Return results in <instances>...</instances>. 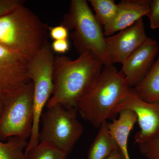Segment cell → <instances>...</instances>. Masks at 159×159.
<instances>
[{"label": "cell", "mask_w": 159, "mask_h": 159, "mask_svg": "<svg viewBox=\"0 0 159 159\" xmlns=\"http://www.w3.org/2000/svg\"><path fill=\"white\" fill-rule=\"evenodd\" d=\"M143 20L119 33L105 37V43L111 63H123L148 39Z\"/></svg>", "instance_id": "cell-10"}, {"label": "cell", "mask_w": 159, "mask_h": 159, "mask_svg": "<svg viewBox=\"0 0 159 159\" xmlns=\"http://www.w3.org/2000/svg\"><path fill=\"white\" fill-rule=\"evenodd\" d=\"M4 109V99L3 97H0V120L2 118Z\"/></svg>", "instance_id": "cell-25"}, {"label": "cell", "mask_w": 159, "mask_h": 159, "mask_svg": "<svg viewBox=\"0 0 159 159\" xmlns=\"http://www.w3.org/2000/svg\"><path fill=\"white\" fill-rule=\"evenodd\" d=\"M49 30L50 36L54 41L68 39V30L62 25L54 27H49Z\"/></svg>", "instance_id": "cell-22"}, {"label": "cell", "mask_w": 159, "mask_h": 159, "mask_svg": "<svg viewBox=\"0 0 159 159\" xmlns=\"http://www.w3.org/2000/svg\"><path fill=\"white\" fill-rule=\"evenodd\" d=\"M55 57L48 42L29 62L28 75L34 84V121L32 133L25 152L39 143V123L43 109L54 93L53 74Z\"/></svg>", "instance_id": "cell-6"}, {"label": "cell", "mask_w": 159, "mask_h": 159, "mask_svg": "<svg viewBox=\"0 0 159 159\" xmlns=\"http://www.w3.org/2000/svg\"><path fill=\"white\" fill-rule=\"evenodd\" d=\"M6 142L0 141V159H25L28 143L19 137L8 138Z\"/></svg>", "instance_id": "cell-16"}, {"label": "cell", "mask_w": 159, "mask_h": 159, "mask_svg": "<svg viewBox=\"0 0 159 159\" xmlns=\"http://www.w3.org/2000/svg\"><path fill=\"white\" fill-rule=\"evenodd\" d=\"M139 145L140 152L145 159H159V137Z\"/></svg>", "instance_id": "cell-19"}, {"label": "cell", "mask_w": 159, "mask_h": 159, "mask_svg": "<svg viewBox=\"0 0 159 159\" xmlns=\"http://www.w3.org/2000/svg\"><path fill=\"white\" fill-rule=\"evenodd\" d=\"M68 155L45 143L39 144L25 152V159H67Z\"/></svg>", "instance_id": "cell-18"}, {"label": "cell", "mask_w": 159, "mask_h": 159, "mask_svg": "<svg viewBox=\"0 0 159 159\" xmlns=\"http://www.w3.org/2000/svg\"><path fill=\"white\" fill-rule=\"evenodd\" d=\"M149 0H122L117 4L116 15L112 21L103 27L104 35L109 36L134 25L146 16Z\"/></svg>", "instance_id": "cell-12"}, {"label": "cell", "mask_w": 159, "mask_h": 159, "mask_svg": "<svg viewBox=\"0 0 159 159\" xmlns=\"http://www.w3.org/2000/svg\"><path fill=\"white\" fill-rule=\"evenodd\" d=\"M61 25L70 34L79 54L89 51L104 66L111 65L102 27L86 0H72L68 12L64 15ZM113 65V64H112Z\"/></svg>", "instance_id": "cell-4"}, {"label": "cell", "mask_w": 159, "mask_h": 159, "mask_svg": "<svg viewBox=\"0 0 159 159\" xmlns=\"http://www.w3.org/2000/svg\"><path fill=\"white\" fill-rule=\"evenodd\" d=\"M119 148L109 132L106 122L99 127L97 136L89 149L87 159H106Z\"/></svg>", "instance_id": "cell-15"}, {"label": "cell", "mask_w": 159, "mask_h": 159, "mask_svg": "<svg viewBox=\"0 0 159 159\" xmlns=\"http://www.w3.org/2000/svg\"><path fill=\"white\" fill-rule=\"evenodd\" d=\"M128 109L136 115L140 130L134 136L138 145L150 139L159 137V103L144 101L131 88L128 93L114 108L113 115Z\"/></svg>", "instance_id": "cell-8"}, {"label": "cell", "mask_w": 159, "mask_h": 159, "mask_svg": "<svg viewBox=\"0 0 159 159\" xmlns=\"http://www.w3.org/2000/svg\"><path fill=\"white\" fill-rule=\"evenodd\" d=\"M106 159H125L120 149H117Z\"/></svg>", "instance_id": "cell-24"}, {"label": "cell", "mask_w": 159, "mask_h": 159, "mask_svg": "<svg viewBox=\"0 0 159 159\" xmlns=\"http://www.w3.org/2000/svg\"><path fill=\"white\" fill-rule=\"evenodd\" d=\"M159 51L158 43L148 37L122 64L121 71L129 87H135L145 77L154 63Z\"/></svg>", "instance_id": "cell-11"}, {"label": "cell", "mask_w": 159, "mask_h": 159, "mask_svg": "<svg viewBox=\"0 0 159 159\" xmlns=\"http://www.w3.org/2000/svg\"><path fill=\"white\" fill-rule=\"evenodd\" d=\"M49 28L22 5L0 17V45L30 61L48 42Z\"/></svg>", "instance_id": "cell-2"}, {"label": "cell", "mask_w": 159, "mask_h": 159, "mask_svg": "<svg viewBox=\"0 0 159 159\" xmlns=\"http://www.w3.org/2000/svg\"><path fill=\"white\" fill-rule=\"evenodd\" d=\"M133 89L145 102L159 103V51L157 59L145 77Z\"/></svg>", "instance_id": "cell-14"}, {"label": "cell", "mask_w": 159, "mask_h": 159, "mask_svg": "<svg viewBox=\"0 0 159 159\" xmlns=\"http://www.w3.org/2000/svg\"><path fill=\"white\" fill-rule=\"evenodd\" d=\"M104 66L89 51L80 54L74 60L66 56H56L53 74L54 93L47 108L57 104L76 108Z\"/></svg>", "instance_id": "cell-1"}, {"label": "cell", "mask_w": 159, "mask_h": 159, "mask_svg": "<svg viewBox=\"0 0 159 159\" xmlns=\"http://www.w3.org/2000/svg\"><path fill=\"white\" fill-rule=\"evenodd\" d=\"M130 88L121 71L112 64L104 66L76 108L84 119L99 128L113 116L114 108Z\"/></svg>", "instance_id": "cell-3"}, {"label": "cell", "mask_w": 159, "mask_h": 159, "mask_svg": "<svg viewBox=\"0 0 159 159\" xmlns=\"http://www.w3.org/2000/svg\"><path fill=\"white\" fill-rule=\"evenodd\" d=\"M77 113V108L60 104L47 108L41 117L39 142L52 145L68 155L83 132Z\"/></svg>", "instance_id": "cell-5"}, {"label": "cell", "mask_w": 159, "mask_h": 159, "mask_svg": "<svg viewBox=\"0 0 159 159\" xmlns=\"http://www.w3.org/2000/svg\"><path fill=\"white\" fill-rule=\"evenodd\" d=\"M0 97H3V98H4V95H3L2 93V92H1V91H0Z\"/></svg>", "instance_id": "cell-26"}, {"label": "cell", "mask_w": 159, "mask_h": 159, "mask_svg": "<svg viewBox=\"0 0 159 159\" xmlns=\"http://www.w3.org/2000/svg\"><path fill=\"white\" fill-rule=\"evenodd\" d=\"M30 61L0 45V91L4 97L31 81Z\"/></svg>", "instance_id": "cell-9"}, {"label": "cell", "mask_w": 159, "mask_h": 159, "mask_svg": "<svg viewBox=\"0 0 159 159\" xmlns=\"http://www.w3.org/2000/svg\"><path fill=\"white\" fill-rule=\"evenodd\" d=\"M146 16L148 18L152 29L159 28V0H149V8Z\"/></svg>", "instance_id": "cell-20"}, {"label": "cell", "mask_w": 159, "mask_h": 159, "mask_svg": "<svg viewBox=\"0 0 159 159\" xmlns=\"http://www.w3.org/2000/svg\"><path fill=\"white\" fill-rule=\"evenodd\" d=\"M23 0H0V17L25 4Z\"/></svg>", "instance_id": "cell-21"}, {"label": "cell", "mask_w": 159, "mask_h": 159, "mask_svg": "<svg viewBox=\"0 0 159 159\" xmlns=\"http://www.w3.org/2000/svg\"><path fill=\"white\" fill-rule=\"evenodd\" d=\"M119 114V118L107 123V127L125 159H130L128 150V138L138 121L137 116L133 111L128 109L121 111Z\"/></svg>", "instance_id": "cell-13"}, {"label": "cell", "mask_w": 159, "mask_h": 159, "mask_svg": "<svg viewBox=\"0 0 159 159\" xmlns=\"http://www.w3.org/2000/svg\"><path fill=\"white\" fill-rule=\"evenodd\" d=\"M95 16L101 26L110 24L116 15L118 6L113 0H89Z\"/></svg>", "instance_id": "cell-17"}, {"label": "cell", "mask_w": 159, "mask_h": 159, "mask_svg": "<svg viewBox=\"0 0 159 159\" xmlns=\"http://www.w3.org/2000/svg\"><path fill=\"white\" fill-rule=\"evenodd\" d=\"M51 45L53 51L59 54H64L67 52L70 48L68 39L54 40Z\"/></svg>", "instance_id": "cell-23"}, {"label": "cell", "mask_w": 159, "mask_h": 159, "mask_svg": "<svg viewBox=\"0 0 159 159\" xmlns=\"http://www.w3.org/2000/svg\"><path fill=\"white\" fill-rule=\"evenodd\" d=\"M34 84L28 83L4 98V111L0 120V141L11 137L30 138L34 121Z\"/></svg>", "instance_id": "cell-7"}]
</instances>
